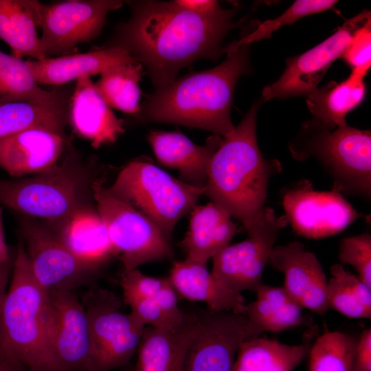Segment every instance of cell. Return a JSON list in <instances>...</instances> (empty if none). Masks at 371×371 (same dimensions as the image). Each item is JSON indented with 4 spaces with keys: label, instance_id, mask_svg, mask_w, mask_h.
Segmentation results:
<instances>
[{
    "label": "cell",
    "instance_id": "cell-1",
    "mask_svg": "<svg viewBox=\"0 0 371 371\" xmlns=\"http://www.w3.org/2000/svg\"><path fill=\"white\" fill-rule=\"evenodd\" d=\"M130 5L131 16L117 27L111 45L126 49L145 67L156 89L193 62L221 56V43L236 25L235 9L201 15L175 1H136Z\"/></svg>",
    "mask_w": 371,
    "mask_h": 371
},
{
    "label": "cell",
    "instance_id": "cell-2",
    "mask_svg": "<svg viewBox=\"0 0 371 371\" xmlns=\"http://www.w3.org/2000/svg\"><path fill=\"white\" fill-rule=\"evenodd\" d=\"M248 45H242L216 67L156 89L140 107L139 118L229 135L235 128L231 120L234 92L238 80L248 70Z\"/></svg>",
    "mask_w": 371,
    "mask_h": 371
},
{
    "label": "cell",
    "instance_id": "cell-3",
    "mask_svg": "<svg viewBox=\"0 0 371 371\" xmlns=\"http://www.w3.org/2000/svg\"><path fill=\"white\" fill-rule=\"evenodd\" d=\"M260 101L255 102L234 131L223 137L208 169L205 194L240 222L246 231L262 212L271 177L280 164L263 157L256 137Z\"/></svg>",
    "mask_w": 371,
    "mask_h": 371
},
{
    "label": "cell",
    "instance_id": "cell-4",
    "mask_svg": "<svg viewBox=\"0 0 371 371\" xmlns=\"http://www.w3.org/2000/svg\"><path fill=\"white\" fill-rule=\"evenodd\" d=\"M54 321L50 295L33 277L21 241L1 309L0 361L19 371H49Z\"/></svg>",
    "mask_w": 371,
    "mask_h": 371
},
{
    "label": "cell",
    "instance_id": "cell-5",
    "mask_svg": "<svg viewBox=\"0 0 371 371\" xmlns=\"http://www.w3.org/2000/svg\"><path fill=\"white\" fill-rule=\"evenodd\" d=\"M298 161L314 158L340 194L369 200L371 196V133L348 126L328 129L306 122L289 144Z\"/></svg>",
    "mask_w": 371,
    "mask_h": 371
},
{
    "label": "cell",
    "instance_id": "cell-6",
    "mask_svg": "<svg viewBox=\"0 0 371 371\" xmlns=\"http://www.w3.org/2000/svg\"><path fill=\"white\" fill-rule=\"evenodd\" d=\"M92 180L88 170L74 157L35 176L17 180L0 179V204L55 227L74 214L91 207Z\"/></svg>",
    "mask_w": 371,
    "mask_h": 371
},
{
    "label": "cell",
    "instance_id": "cell-7",
    "mask_svg": "<svg viewBox=\"0 0 371 371\" xmlns=\"http://www.w3.org/2000/svg\"><path fill=\"white\" fill-rule=\"evenodd\" d=\"M109 192L150 220L170 240L177 223L192 210L205 188L170 176L142 159L128 164Z\"/></svg>",
    "mask_w": 371,
    "mask_h": 371
},
{
    "label": "cell",
    "instance_id": "cell-8",
    "mask_svg": "<svg viewBox=\"0 0 371 371\" xmlns=\"http://www.w3.org/2000/svg\"><path fill=\"white\" fill-rule=\"evenodd\" d=\"M96 210L124 271L170 257L169 240L141 212L113 196L101 180L91 186Z\"/></svg>",
    "mask_w": 371,
    "mask_h": 371
},
{
    "label": "cell",
    "instance_id": "cell-9",
    "mask_svg": "<svg viewBox=\"0 0 371 371\" xmlns=\"http://www.w3.org/2000/svg\"><path fill=\"white\" fill-rule=\"evenodd\" d=\"M123 300L111 291L93 289L82 302L87 317L93 371L124 366L137 352L146 327L131 312L121 311Z\"/></svg>",
    "mask_w": 371,
    "mask_h": 371
},
{
    "label": "cell",
    "instance_id": "cell-10",
    "mask_svg": "<svg viewBox=\"0 0 371 371\" xmlns=\"http://www.w3.org/2000/svg\"><path fill=\"white\" fill-rule=\"evenodd\" d=\"M189 313L184 371H232L240 345L260 335L243 314L208 309Z\"/></svg>",
    "mask_w": 371,
    "mask_h": 371
},
{
    "label": "cell",
    "instance_id": "cell-11",
    "mask_svg": "<svg viewBox=\"0 0 371 371\" xmlns=\"http://www.w3.org/2000/svg\"><path fill=\"white\" fill-rule=\"evenodd\" d=\"M288 224L285 215L278 216L265 207L252 226L248 237L229 245L212 258L211 273L227 289L238 293H256L280 230Z\"/></svg>",
    "mask_w": 371,
    "mask_h": 371
},
{
    "label": "cell",
    "instance_id": "cell-12",
    "mask_svg": "<svg viewBox=\"0 0 371 371\" xmlns=\"http://www.w3.org/2000/svg\"><path fill=\"white\" fill-rule=\"evenodd\" d=\"M119 0H67L41 3L38 26L45 57L71 54L80 44L96 38L108 14L122 6Z\"/></svg>",
    "mask_w": 371,
    "mask_h": 371
},
{
    "label": "cell",
    "instance_id": "cell-13",
    "mask_svg": "<svg viewBox=\"0 0 371 371\" xmlns=\"http://www.w3.org/2000/svg\"><path fill=\"white\" fill-rule=\"evenodd\" d=\"M20 225L32 276L49 293L72 291L98 271L72 254L47 225L27 216Z\"/></svg>",
    "mask_w": 371,
    "mask_h": 371
},
{
    "label": "cell",
    "instance_id": "cell-14",
    "mask_svg": "<svg viewBox=\"0 0 371 371\" xmlns=\"http://www.w3.org/2000/svg\"><path fill=\"white\" fill-rule=\"evenodd\" d=\"M282 196L288 223L306 238L337 234L361 216L341 194L315 190L308 180L287 187Z\"/></svg>",
    "mask_w": 371,
    "mask_h": 371
},
{
    "label": "cell",
    "instance_id": "cell-15",
    "mask_svg": "<svg viewBox=\"0 0 371 371\" xmlns=\"http://www.w3.org/2000/svg\"><path fill=\"white\" fill-rule=\"evenodd\" d=\"M370 21V12L348 19L327 39L308 51L286 60L280 78L266 86L262 102L306 95L315 91L330 65L341 56L355 32Z\"/></svg>",
    "mask_w": 371,
    "mask_h": 371
},
{
    "label": "cell",
    "instance_id": "cell-16",
    "mask_svg": "<svg viewBox=\"0 0 371 371\" xmlns=\"http://www.w3.org/2000/svg\"><path fill=\"white\" fill-rule=\"evenodd\" d=\"M49 295L55 321L49 371H93L91 335L82 302L72 291Z\"/></svg>",
    "mask_w": 371,
    "mask_h": 371
},
{
    "label": "cell",
    "instance_id": "cell-17",
    "mask_svg": "<svg viewBox=\"0 0 371 371\" xmlns=\"http://www.w3.org/2000/svg\"><path fill=\"white\" fill-rule=\"evenodd\" d=\"M268 262L284 277L283 287L303 307L324 315L330 309L327 280L316 256L297 241L274 247Z\"/></svg>",
    "mask_w": 371,
    "mask_h": 371
},
{
    "label": "cell",
    "instance_id": "cell-18",
    "mask_svg": "<svg viewBox=\"0 0 371 371\" xmlns=\"http://www.w3.org/2000/svg\"><path fill=\"white\" fill-rule=\"evenodd\" d=\"M69 121L75 132L95 148L115 142L124 131V121L106 104L89 76L76 80L69 104Z\"/></svg>",
    "mask_w": 371,
    "mask_h": 371
},
{
    "label": "cell",
    "instance_id": "cell-19",
    "mask_svg": "<svg viewBox=\"0 0 371 371\" xmlns=\"http://www.w3.org/2000/svg\"><path fill=\"white\" fill-rule=\"evenodd\" d=\"M64 136L41 128L25 130L0 139V167L12 177L38 174L56 165Z\"/></svg>",
    "mask_w": 371,
    "mask_h": 371
},
{
    "label": "cell",
    "instance_id": "cell-20",
    "mask_svg": "<svg viewBox=\"0 0 371 371\" xmlns=\"http://www.w3.org/2000/svg\"><path fill=\"white\" fill-rule=\"evenodd\" d=\"M26 63L38 84L60 87L83 76L101 74L111 67L137 62L126 49L111 45L85 53L27 60Z\"/></svg>",
    "mask_w": 371,
    "mask_h": 371
},
{
    "label": "cell",
    "instance_id": "cell-21",
    "mask_svg": "<svg viewBox=\"0 0 371 371\" xmlns=\"http://www.w3.org/2000/svg\"><path fill=\"white\" fill-rule=\"evenodd\" d=\"M222 139L214 134L205 144L199 146L179 132L153 131L148 135L154 154L161 164L177 170L181 181L204 188L211 159Z\"/></svg>",
    "mask_w": 371,
    "mask_h": 371
},
{
    "label": "cell",
    "instance_id": "cell-22",
    "mask_svg": "<svg viewBox=\"0 0 371 371\" xmlns=\"http://www.w3.org/2000/svg\"><path fill=\"white\" fill-rule=\"evenodd\" d=\"M71 94L68 87L60 86L47 100L0 102V139L32 128L64 136Z\"/></svg>",
    "mask_w": 371,
    "mask_h": 371
},
{
    "label": "cell",
    "instance_id": "cell-23",
    "mask_svg": "<svg viewBox=\"0 0 371 371\" xmlns=\"http://www.w3.org/2000/svg\"><path fill=\"white\" fill-rule=\"evenodd\" d=\"M177 295L201 302L213 311L244 314L245 300L221 284L207 269V265L188 258L173 263L168 278Z\"/></svg>",
    "mask_w": 371,
    "mask_h": 371
},
{
    "label": "cell",
    "instance_id": "cell-24",
    "mask_svg": "<svg viewBox=\"0 0 371 371\" xmlns=\"http://www.w3.org/2000/svg\"><path fill=\"white\" fill-rule=\"evenodd\" d=\"M49 227L72 254L97 270L115 256L106 227L91 206Z\"/></svg>",
    "mask_w": 371,
    "mask_h": 371
},
{
    "label": "cell",
    "instance_id": "cell-25",
    "mask_svg": "<svg viewBox=\"0 0 371 371\" xmlns=\"http://www.w3.org/2000/svg\"><path fill=\"white\" fill-rule=\"evenodd\" d=\"M231 216L212 203L190 212L188 230L181 241L186 258L207 265L229 245L238 232Z\"/></svg>",
    "mask_w": 371,
    "mask_h": 371
},
{
    "label": "cell",
    "instance_id": "cell-26",
    "mask_svg": "<svg viewBox=\"0 0 371 371\" xmlns=\"http://www.w3.org/2000/svg\"><path fill=\"white\" fill-rule=\"evenodd\" d=\"M191 318L172 330L146 326L137 350L133 371H184V359L191 331Z\"/></svg>",
    "mask_w": 371,
    "mask_h": 371
},
{
    "label": "cell",
    "instance_id": "cell-27",
    "mask_svg": "<svg viewBox=\"0 0 371 371\" xmlns=\"http://www.w3.org/2000/svg\"><path fill=\"white\" fill-rule=\"evenodd\" d=\"M40 5L35 0H0V39L16 58H45L37 32Z\"/></svg>",
    "mask_w": 371,
    "mask_h": 371
},
{
    "label": "cell",
    "instance_id": "cell-28",
    "mask_svg": "<svg viewBox=\"0 0 371 371\" xmlns=\"http://www.w3.org/2000/svg\"><path fill=\"white\" fill-rule=\"evenodd\" d=\"M256 299L245 306L244 314L260 334L279 332L303 324V307L282 287L262 284Z\"/></svg>",
    "mask_w": 371,
    "mask_h": 371
},
{
    "label": "cell",
    "instance_id": "cell-29",
    "mask_svg": "<svg viewBox=\"0 0 371 371\" xmlns=\"http://www.w3.org/2000/svg\"><path fill=\"white\" fill-rule=\"evenodd\" d=\"M363 78L351 72L345 80L331 82L309 93L306 104L315 120L330 131L346 126L347 114L364 98Z\"/></svg>",
    "mask_w": 371,
    "mask_h": 371
},
{
    "label": "cell",
    "instance_id": "cell-30",
    "mask_svg": "<svg viewBox=\"0 0 371 371\" xmlns=\"http://www.w3.org/2000/svg\"><path fill=\"white\" fill-rule=\"evenodd\" d=\"M311 345L308 339L297 345L259 337L247 339L240 345L232 371H293Z\"/></svg>",
    "mask_w": 371,
    "mask_h": 371
},
{
    "label": "cell",
    "instance_id": "cell-31",
    "mask_svg": "<svg viewBox=\"0 0 371 371\" xmlns=\"http://www.w3.org/2000/svg\"><path fill=\"white\" fill-rule=\"evenodd\" d=\"M142 75L143 66L139 63L119 65L102 72L95 86L110 108L135 114L140 109L139 82Z\"/></svg>",
    "mask_w": 371,
    "mask_h": 371
},
{
    "label": "cell",
    "instance_id": "cell-32",
    "mask_svg": "<svg viewBox=\"0 0 371 371\" xmlns=\"http://www.w3.org/2000/svg\"><path fill=\"white\" fill-rule=\"evenodd\" d=\"M38 85L26 60L0 50V102L47 100L59 87L46 90Z\"/></svg>",
    "mask_w": 371,
    "mask_h": 371
},
{
    "label": "cell",
    "instance_id": "cell-33",
    "mask_svg": "<svg viewBox=\"0 0 371 371\" xmlns=\"http://www.w3.org/2000/svg\"><path fill=\"white\" fill-rule=\"evenodd\" d=\"M120 284L123 297H139L153 300L177 326L183 323L185 313L178 306V295L168 278L148 276L138 269L123 270Z\"/></svg>",
    "mask_w": 371,
    "mask_h": 371
},
{
    "label": "cell",
    "instance_id": "cell-34",
    "mask_svg": "<svg viewBox=\"0 0 371 371\" xmlns=\"http://www.w3.org/2000/svg\"><path fill=\"white\" fill-rule=\"evenodd\" d=\"M358 337L333 331L319 336L309 350V371H352Z\"/></svg>",
    "mask_w": 371,
    "mask_h": 371
},
{
    "label": "cell",
    "instance_id": "cell-35",
    "mask_svg": "<svg viewBox=\"0 0 371 371\" xmlns=\"http://www.w3.org/2000/svg\"><path fill=\"white\" fill-rule=\"evenodd\" d=\"M332 0H297L284 13L276 19L267 20L258 25L256 30L239 41L232 43L223 49L227 55L234 53L244 45L271 37L272 34L284 25L292 24L304 16L328 10L336 4Z\"/></svg>",
    "mask_w": 371,
    "mask_h": 371
},
{
    "label": "cell",
    "instance_id": "cell-36",
    "mask_svg": "<svg viewBox=\"0 0 371 371\" xmlns=\"http://www.w3.org/2000/svg\"><path fill=\"white\" fill-rule=\"evenodd\" d=\"M339 260L352 266L358 278L371 288V236L368 233L347 237L341 240Z\"/></svg>",
    "mask_w": 371,
    "mask_h": 371
},
{
    "label": "cell",
    "instance_id": "cell-37",
    "mask_svg": "<svg viewBox=\"0 0 371 371\" xmlns=\"http://www.w3.org/2000/svg\"><path fill=\"white\" fill-rule=\"evenodd\" d=\"M326 295L330 308L352 319H370L371 311L366 309L346 284L332 275L327 282Z\"/></svg>",
    "mask_w": 371,
    "mask_h": 371
},
{
    "label": "cell",
    "instance_id": "cell-38",
    "mask_svg": "<svg viewBox=\"0 0 371 371\" xmlns=\"http://www.w3.org/2000/svg\"><path fill=\"white\" fill-rule=\"evenodd\" d=\"M341 57L351 67L352 72L366 75L371 65L370 21L355 32Z\"/></svg>",
    "mask_w": 371,
    "mask_h": 371
},
{
    "label": "cell",
    "instance_id": "cell-39",
    "mask_svg": "<svg viewBox=\"0 0 371 371\" xmlns=\"http://www.w3.org/2000/svg\"><path fill=\"white\" fill-rule=\"evenodd\" d=\"M122 300L130 306L131 313L145 326L165 330L180 326H177L153 300L139 297H126Z\"/></svg>",
    "mask_w": 371,
    "mask_h": 371
},
{
    "label": "cell",
    "instance_id": "cell-40",
    "mask_svg": "<svg viewBox=\"0 0 371 371\" xmlns=\"http://www.w3.org/2000/svg\"><path fill=\"white\" fill-rule=\"evenodd\" d=\"M331 275L338 276L350 289L359 302L368 310L371 311V288L357 276L346 270L341 264L330 267Z\"/></svg>",
    "mask_w": 371,
    "mask_h": 371
},
{
    "label": "cell",
    "instance_id": "cell-41",
    "mask_svg": "<svg viewBox=\"0 0 371 371\" xmlns=\"http://www.w3.org/2000/svg\"><path fill=\"white\" fill-rule=\"evenodd\" d=\"M352 371H371V329L364 330L358 337Z\"/></svg>",
    "mask_w": 371,
    "mask_h": 371
},
{
    "label": "cell",
    "instance_id": "cell-42",
    "mask_svg": "<svg viewBox=\"0 0 371 371\" xmlns=\"http://www.w3.org/2000/svg\"><path fill=\"white\" fill-rule=\"evenodd\" d=\"M175 2L185 9L201 15H212L222 10L218 1L213 0H177Z\"/></svg>",
    "mask_w": 371,
    "mask_h": 371
},
{
    "label": "cell",
    "instance_id": "cell-43",
    "mask_svg": "<svg viewBox=\"0 0 371 371\" xmlns=\"http://www.w3.org/2000/svg\"><path fill=\"white\" fill-rule=\"evenodd\" d=\"M10 252L3 232V210L0 204V280L8 283L9 274L12 268Z\"/></svg>",
    "mask_w": 371,
    "mask_h": 371
},
{
    "label": "cell",
    "instance_id": "cell-44",
    "mask_svg": "<svg viewBox=\"0 0 371 371\" xmlns=\"http://www.w3.org/2000/svg\"><path fill=\"white\" fill-rule=\"evenodd\" d=\"M8 283L0 280V314L3 301L7 291Z\"/></svg>",
    "mask_w": 371,
    "mask_h": 371
},
{
    "label": "cell",
    "instance_id": "cell-45",
    "mask_svg": "<svg viewBox=\"0 0 371 371\" xmlns=\"http://www.w3.org/2000/svg\"><path fill=\"white\" fill-rule=\"evenodd\" d=\"M0 371H19L14 366L5 363L0 361Z\"/></svg>",
    "mask_w": 371,
    "mask_h": 371
},
{
    "label": "cell",
    "instance_id": "cell-46",
    "mask_svg": "<svg viewBox=\"0 0 371 371\" xmlns=\"http://www.w3.org/2000/svg\"><path fill=\"white\" fill-rule=\"evenodd\" d=\"M123 371H133V370H124Z\"/></svg>",
    "mask_w": 371,
    "mask_h": 371
}]
</instances>
